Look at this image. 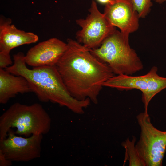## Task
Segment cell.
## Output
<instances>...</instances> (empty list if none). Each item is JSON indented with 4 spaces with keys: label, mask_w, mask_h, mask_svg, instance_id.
Here are the masks:
<instances>
[{
    "label": "cell",
    "mask_w": 166,
    "mask_h": 166,
    "mask_svg": "<svg viewBox=\"0 0 166 166\" xmlns=\"http://www.w3.org/2000/svg\"><path fill=\"white\" fill-rule=\"evenodd\" d=\"M67 48L56 66L71 95L96 103L104 83L114 76L108 64L77 41H67Z\"/></svg>",
    "instance_id": "cell-1"
},
{
    "label": "cell",
    "mask_w": 166,
    "mask_h": 166,
    "mask_svg": "<svg viewBox=\"0 0 166 166\" xmlns=\"http://www.w3.org/2000/svg\"><path fill=\"white\" fill-rule=\"evenodd\" d=\"M24 54L19 52L13 56L14 63L5 69L25 78L32 92L42 102H51L81 113L89 103L87 99L78 100L73 97L65 85L56 65H45L30 69L27 66Z\"/></svg>",
    "instance_id": "cell-2"
},
{
    "label": "cell",
    "mask_w": 166,
    "mask_h": 166,
    "mask_svg": "<svg viewBox=\"0 0 166 166\" xmlns=\"http://www.w3.org/2000/svg\"><path fill=\"white\" fill-rule=\"evenodd\" d=\"M51 125V118L40 104L16 102L0 117V140L7 137L11 128H16V134L28 137L48 133Z\"/></svg>",
    "instance_id": "cell-3"
},
{
    "label": "cell",
    "mask_w": 166,
    "mask_h": 166,
    "mask_svg": "<svg viewBox=\"0 0 166 166\" xmlns=\"http://www.w3.org/2000/svg\"><path fill=\"white\" fill-rule=\"evenodd\" d=\"M128 37L116 30L98 47L89 50L99 60L108 64L114 74L132 75L142 70L143 65L130 47Z\"/></svg>",
    "instance_id": "cell-4"
},
{
    "label": "cell",
    "mask_w": 166,
    "mask_h": 166,
    "mask_svg": "<svg viewBox=\"0 0 166 166\" xmlns=\"http://www.w3.org/2000/svg\"><path fill=\"white\" fill-rule=\"evenodd\" d=\"M137 119L141 130L135 145L139 155L146 166H162L166 150V132L152 125L148 112L140 113Z\"/></svg>",
    "instance_id": "cell-5"
},
{
    "label": "cell",
    "mask_w": 166,
    "mask_h": 166,
    "mask_svg": "<svg viewBox=\"0 0 166 166\" xmlns=\"http://www.w3.org/2000/svg\"><path fill=\"white\" fill-rule=\"evenodd\" d=\"M158 68L153 66L146 74L139 76L125 74L114 76L103 84V87L128 90L136 89L142 93L144 112H148L149 103L157 94L166 88V77L157 73Z\"/></svg>",
    "instance_id": "cell-6"
},
{
    "label": "cell",
    "mask_w": 166,
    "mask_h": 166,
    "mask_svg": "<svg viewBox=\"0 0 166 166\" xmlns=\"http://www.w3.org/2000/svg\"><path fill=\"white\" fill-rule=\"evenodd\" d=\"M89 14L85 19L76 21L81 28L76 34L77 41L89 49L98 47L104 40L116 30L103 14L100 12L96 2H92Z\"/></svg>",
    "instance_id": "cell-7"
},
{
    "label": "cell",
    "mask_w": 166,
    "mask_h": 166,
    "mask_svg": "<svg viewBox=\"0 0 166 166\" xmlns=\"http://www.w3.org/2000/svg\"><path fill=\"white\" fill-rule=\"evenodd\" d=\"M10 129L7 137L0 140V152L13 162H28L41 156L42 135L26 138L16 135Z\"/></svg>",
    "instance_id": "cell-8"
},
{
    "label": "cell",
    "mask_w": 166,
    "mask_h": 166,
    "mask_svg": "<svg viewBox=\"0 0 166 166\" xmlns=\"http://www.w3.org/2000/svg\"><path fill=\"white\" fill-rule=\"evenodd\" d=\"M103 14L125 35L129 36L138 28L140 17L130 0H112L106 5Z\"/></svg>",
    "instance_id": "cell-9"
},
{
    "label": "cell",
    "mask_w": 166,
    "mask_h": 166,
    "mask_svg": "<svg viewBox=\"0 0 166 166\" xmlns=\"http://www.w3.org/2000/svg\"><path fill=\"white\" fill-rule=\"evenodd\" d=\"M66 48V43L52 38L31 48L25 56V61L27 65L34 67L56 65Z\"/></svg>",
    "instance_id": "cell-10"
},
{
    "label": "cell",
    "mask_w": 166,
    "mask_h": 166,
    "mask_svg": "<svg viewBox=\"0 0 166 166\" xmlns=\"http://www.w3.org/2000/svg\"><path fill=\"white\" fill-rule=\"evenodd\" d=\"M11 23L10 19L1 17L0 52L10 53V51L15 48L35 43L38 40L37 35L20 30Z\"/></svg>",
    "instance_id": "cell-11"
},
{
    "label": "cell",
    "mask_w": 166,
    "mask_h": 166,
    "mask_svg": "<svg viewBox=\"0 0 166 166\" xmlns=\"http://www.w3.org/2000/svg\"><path fill=\"white\" fill-rule=\"evenodd\" d=\"M32 92L26 79L14 75L5 69H0V103L6 104L19 93Z\"/></svg>",
    "instance_id": "cell-12"
},
{
    "label": "cell",
    "mask_w": 166,
    "mask_h": 166,
    "mask_svg": "<svg viewBox=\"0 0 166 166\" xmlns=\"http://www.w3.org/2000/svg\"><path fill=\"white\" fill-rule=\"evenodd\" d=\"M136 138H133L132 140L129 139L123 143L125 149L124 162L128 160L130 166H146L145 164L139 155L135 145Z\"/></svg>",
    "instance_id": "cell-13"
},
{
    "label": "cell",
    "mask_w": 166,
    "mask_h": 166,
    "mask_svg": "<svg viewBox=\"0 0 166 166\" xmlns=\"http://www.w3.org/2000/svg\"><path fill=\"white\" fill-rule=\"evenodd\" d=\"M140 18H144L152 6L151 0H130Z\"/></svg>",
    "instance_id": "cell-14"
},
{
    "label": "cell",
    "mask_w": 166,
    "mask_h": 166,
    "mask_svg": "<svg viewBox=\"0 0 166 166\" xmlns=\"http://www.w3.org/2000/svg\"><path fill=\"white\" fill-rule=\"evenodd\" d=\"M10 53L0 52V69H4L12 64Z\"/></svg>",
    "instance_id": "cell-15"
},
{
    "label": "cell",
    "mask_w": 166,
    "mask_h": 166,
    "mask_svg": "<svg viewBox=\"0 0 166 166\" xmlns=\"http://www.w3.org/2000/svg\"><path fill=\"white\" fill-rule=\"evenodd\" d=\"M12 162L0 152V166H10L12 164Z\"/></svg>",
    "instance_id": "cell-16"
},
{
    "label": "cell",
    "mask_w": 166,
    "mask_h": 166,
    "mask_svg": "<svg viewBox=\"0 0 166 166\" xmlns=\"http://www.w3.org/2000/svg\"><path fill=\"white\" fill-rule=\"evenodd\" d=\"M99 2L107 4L110 2L112 0H97Z\"/></svg>",
    "instance_id": "cell-17"
},
{
    "label": "cell",
    "mask_w": 166,
    "mask_h": 166,
    "mask_svg": "<svg viewBox=\"0 0 166 166\" xmlns=\"http://www.w3.org/2000/svg\"><path fill=\"white\" fill-rule=\"evenodd\" d=\"M159 4H162L166 1V0H153Z\"/></svg>",
    "instance_id": "cell-18"
}]
</instances>
